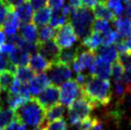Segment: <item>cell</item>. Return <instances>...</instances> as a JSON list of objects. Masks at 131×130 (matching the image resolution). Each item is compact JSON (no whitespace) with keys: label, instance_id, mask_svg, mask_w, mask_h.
<instances>
[{"label":"cell","instance_id":"obj_15","mask_svg":"<svg viewBox=\"0 0 131 130\" xmlns=\"http://www.w3.org/2000/svg\"><path fill=\"white\" fill-rule=\"evenodd\" d=\"M9 61L16 67H23L29 63L30 55L21 48H15L8 57Z\"/></svg>","mask_w":131,"mask_h":130},{"label":"cell","instance_id":"obj_19","mask_svg":"<svg viewBox=\"0 0 131 130\" xmlns=\"http://www.w3.org/2000/svg\"><path fill=\"white\" fill-rule=\"evenodd\" d=\"M80 52V48H70V49H66V50H60L58 57L57 58V61L55 63H59V64H64L70 66L73 64L74 60L76 59L77 56Z\"/></svg>","mask_w":131,"mask_h":130},{"label":"cell","instance_id":"obj_28","mask_svg":"<svg viewBox=\"0 0 131 130\" xmlns=\"http://www.w3.org/2000/svg\"><path fill=\"white\" fill-rule=\"evenodd\" d=\"M15 80V76L9 71L0 73V92H9Z\"/></svg>","mask_w":131,"mask_h":130},{"label":"cell","instance_id":"obj_39","mask_svg":"<svg viewBox=\"0 0 131 130\" xmlns=\"http://www.w3.org/2000/svg\"><path fill=\"white\" fill-rule=\"evenodd\" d=\"M47 4L50 9H53L54 11H58L61 10L64 6L65 0H48Z\"/></svg>","mask_w":131,"mask_h":130},{"label":"cell","instance_id":"obj_4","mask_svg":"<svg viewBox=\"0 0 131 130\" xmlns=\"http://www.w3.org/2000/svg\"><path fill=\"white\" fill-rule=\"evenodd\" d=\"M94 108L95 107L90 101H88L85 98L80 95V97L76 99L73 103L68 107L67 120L69 124L73 126L91 117L90 114Z\"/></svg>","mask_w":131,"mask_h":130},{"label":"cell","instance_id":"obj_5","mask_svg":"<svg viewBox=\"0 0 131 130\" xmlns=\"http://www.w3.org/2000/svg\"><path fill=\"white\" fill-rule=\"evenodd\" d=\"M77 41L78 36H76L73 27L70 23H66L65 25L58 28V31H56L54 42L59 50H66L72 48Z\"/></svg>","mask_w":131,"mask_h":130},{"label":"cell","instance_id":"obj_45","mask_svg":"<svg viewBox=\"0 0 131 130\" xmlns=\"http://www.w3.org/2000/svg\"><path fill=\"white\" fill-rule=\"evenodd\" d=\"M8 63H9V59L6 56L4 55H0V73L6 71V69L8 67Z\"/></svg>","mask_w":131,"mask_h":130},{"label":"cell","instance_id":"obj_11","mask_svg":"<svg viewBox=\"0 0 131 130\" xmlns=\"http://www.w3.org/2000/svg\"><path fill=\"white\" fill-rule=\"evenodd\" d=\"M90 76L96 77L102 80H109L111 76V64L104 61L97 56L94 66L90 72Z\"/></svg>","mask_w":131,"mask_h":130},{"label":"cell","instance_id":"obj_40","mask_svg":"<svg viewBox=\"0 0 131 130\" xmlns=\"http://www.w3.org/2000/svg\"><path fill=\"white\" fill-rule=\"evenodd\" d=\"M5 130H27L26 129V125L20 123L18 120L15 119L14 122H12L9 125H8Z\"/></svg>","mask_w":131,"mask_h":130},{"label":"cell","instance_id":"obj_33","mask_svg":"<svg viewBox=\"0 0 131 130\" xmlns=\"http://www.w3.org/2000/svg\"><path fill=\"white\" fill-rule=\"evenodd\" d=\"M107 7L117 17H120V15L124 13V5L122 0H108L107 1Z\"/></svg>","mask_w":131,"mask_h":130},{"label":"cell","instance_id":"obj_46","mask_svg":"<svg viewBox=\"0 0 131 130\" xmlns=\"http://www.w3.org/2000/svg\"><path fill=\"white\" fill-rule=\"evenodd\" d=\"M123 80L125 84H127L129 86H131V68L128 70H125L124 75L123 77Z\"/></svg>","mask_w":131,"mask_h":130},{"label":"cell","instance_id":"obj_41","mask_svg":"<svg viewBox=\"0 0 131 130\" xmlns=\"http://www.w3.org/2000/svg\"><path fill=\"white\" fill-rule=\"evenodd\" d=\"M47 1L48 0H29V3L32 6L33 10L37 11V10L45 7V5L47 4Z\"/></svg>","mask_w":131,"mask_h":130},{"label":"cell","instance_id":"obj_27","mask_svg":"<svg viewBox=\"0 0 131 130\" xmlns=\"http://www.w3.org/2000/svg\"><path fill=\"white\" fill-rule=\"evenodd\" d=\"M15 76V79L18 80L19 82L23 83V84H28L35 77V72L31 68L26 67V66L17 67Z\"/></svg>","mask_w":131,"mask_h":130},{"label":"cell","instance_id":"obj_20","mask_svg":"<svg viewBox=\"0 0 131 130\" xmlns=\"http://www.w3.org/2000/svg\"><path fill=\"white\" fill-rule=\"evenodd\" d=\"M52 15L51 9L49 7H44L42 9H39L36 11V13L33 15V23L36 26L43 27L46 26L50 22Z\"/></svg>","mask_w":131,"mask_h":130},{"label":"cell","instance_id":"obj_30","mask_svg":"<svg viewBox=\"0 0 131 130\" xmlns=\"http://www.w3.org/2000/svg\"><path fill=\"white\" fill-rule=\"evenodd\" d=\"M28 101L29 100H27L24 97H22L21 95L16 94V93H8L7 104L10 108H12L15 111H16L21 105H23L26 101Z\"/></svg>","mask_w":131,"mask_h":130},{"label":"cell","instance_id":"obj_47","mask_svg":"<svg viewBox=\"0 0 131 130\" xmlns=\"http://www.w3.org/2000/svg\"><path fill=\"white\" fill-rule=\"evenodd\" d=\"M65 2L66 4H68L71 7H73L74 9L81 8V2H80V0H65Z\"/></svg>","mask_w":131,"mask_h":130},{"label":"cell","instance_id":"obj_55","mask_svg":"<svg viewBox=\"0 0 131 130\" xmlns=\"http://www.w3.org/2000/svg\"><path fill=\"white\" fill-rule=\"evenodd\" d=\"M0 130H2V129H1V128H0Z\"/></svg>","mask_w":131,"mask_h":130},{"label":"cell","instance_id":"obj_48","mask_svg":"<svg viewBox=\"0 0 131 130\" xmlns=\"http://www.w3.org/2000/svg\"><path fill=\"white\" fill-rule=\"evenodd\" d=\"M124 12H125L126 17L131 20V0H129L128 2H126V6H125Z\"/></svg>","mask_w":131,"mask_h":130},{"label":"cell","instance_id":"obj_42","mask_svg":"<svg viewBox=\"0 0 131 130\" xmlns=\"http://www.w3.org/2000/svg\"><path fill=\"white\" fill-rule=\"evenodd\" d=\"M15 48L16 47H15L13 44L9 42V43H5L2 46H0V52L4 56H9L13 51L15 50Z\"/></svg>","mask_w":131,"mask_h":130},{"label":"cell","instance_id":"obj_1","mask_svg":"<svg viewBox=\"0 0 131 130\" xmlns=\"http://www.w3.org/2000/svg\"><path fill=\"white\" fill-rule=\"evenodd\" d=\"M80 95L90 101L94 107L107 106L112 100L109 80L89 76L86 81L80 85Z\"/></svg>","mask_w":131,"mask_h":130},{"label":"cell","instance_id":"obj_38","mask_svg":"<svg viewBox=\"0 0 131 130\" xmlns=\"http://www.w3.org/2000/svg\"><path fill=\"white\" fill-rule=\"evenodd\" d=\"M9 42L13 44L15 47L21 48L22 49L26 41L23 39L19 35H14V36H9Z\"/></svg>","mask_w":131,"mask_h":130},{"label":"cell","instance_id":"obj_3","mask_svg":"<svg viewBox=\"0 0 131 130\" xmlns=\"http://www.w3.org/2000/svg\"><path fill=\"white\" fill-rule=\"evenodd\" d=\"M70 24L78 38H85L92 32L93 15L88 9L81 7L75 9L70 15Z\"/></svg>","mask_w":131,"mask_h":130},{"label":"cell","instance_id":"obj_37","mask_svg":"<svg viewBox=\"0 0 131 130\" xmlns=\"http://www.w3.org/2000/svg\"><path fill=\"white\" fill-rule=\"evenodd\" d=\"M11 11H14V10H12L11 8L8 7V5L5 3L4 0H0V30L2 28L9 13Z\"/></svg>","mask_w":131,"mask_h":130},{"label":"cell","instance_id":"obj_7","mask_svg":"<svg viewBox=\"0 0 131 130\" xmlns=\"http://www.w3.org/2000/svg\"><path fill=\"white\" fill-rule=\"evenodd\" d=\"M47 72L50 82L53 83V85L55 86L68 81L72 78V70L68 65L53 63Z\"/></svg>","mask_w":131,"mask_h":130},{"label":"cell","instance_id":"obj_35","mask_svg":"<svg viewBox=\"0 0 131 130\" xmlns=\"http://www.w3.org/2000/svg\"><path fill=\"white\" fill-rule=\"evenodd\" d=\"M117 61L119 62L124 70H128L131 68V53L124 52V53H119Z\"/></svg>","mask_w":131,"mask_h":130},{"label":"cell","instance_id":"obj_6","mask_svg":"<svg viewBox=\"0 0 131 130\" xmlns=\"http://www.w3.org/2000/svg\"><path fill=\"white\" fill-rule=\"evenodd\" d=\"M59 89V101L60 104L64 107L73 103L77 98L80 95V85L77 82L76 80H70L62 83Z\"/></svg>","mask_w":131,"mask_h":130},{"label":"cell","instance_id":"obj_54","mask_svg":"<svg viewBox=\"0 0 131 130\" xmlns=\"http://www.w3.org/2000/svg\"><path fill=\"white\" fill-rule=\"evenodd\" d=\"M0 55H1V52H0Z\"/></svg>","mask_w":131,"mask_h":130},{"label":"cell","instance_id":"obj_44","mask_svg":"<svg viewBox=\"0 0 131 130\" xmlns=\"http://www.w3.org/2000/svg\"><path fill=\"white\" fill-rule=\"evenodd\" d=\"M81 5L83 6L85 9H94V7L98 4V0H80Z\"/></svg>","mask_w":131,"mask_h":130},{"label":"cell","instance_id":"obj_21","mask_svg":"<svg viewBox=\"0 0 131 130\" xmlns=\"http://www.w3.org/2000/svg\"><path fill=\"white\" fill-rule=\"evenodd\" d=\"M93 14L96 19H102L105 21H114L117 16L109 10L106 4H97L93 9Z\"/></svg>","mask_w":131,"mask_h":130},{"label":"cell","instance_id":"obj_53","mask_svg":"<svg viewBox=\"0 0 131 130\" xmlns=\"http://www.w3.org/2000/svg\"><path fill=\"white\" fill-rule=\"evenodd\" d=\"M130 125H131V120H130Z\"/></svg>","mask_w":131,"mask_h":130},{"label":"cell","instance_id":"obj_12","mask_svg":"<svg viewBox=\"0 0 131 130\" xmlns=\"http://www.w3.org/2000/svg\"><path fill=\"white\" fill-rule=\"evenodd\" d=\"M59 52H60V50L56 45L54 40L48 41L45 43L38 44V53L47 60H49L52 64L57 61Z\"/></svg>","mask_w":131,"mask_h":130},{"label":"cell","instance_id":"obj_8","mask_svg":"<svg viewBox=\"0 0 131 130\" xmlns=\"http://www.w3.org/2000/svg\"><path fill=\"white\" fill-rule=\"evenodd\" d=\"M96 53L89 50L79 52L76 59L73 62V69L77 75L84 74V71H88L89 74L91 72L96 60Z\"/></svg>","mask_w":131,"mask_h":130},{"label":"cell","instance_id":"obj_29","mask_svg":"<svg viewBox=\"0 0 131 130\" xmlns=\"http://www.w3.org/2000/svg\"><path fill=\"white\" fill-rule=\"evenodd\" d=\"M102 36V46H111L116 45L122 38L120 37L119 34L112 29L107 30L105 32L101 35Z\"/></svg>","mask_w":131,"mask_h":130},{"label":"cell","instance_id":"obj_50","mask_svg":"<svg viewBox=\"0 0 131 130\" xmlns=\"http://www.w3.org/2000/svg\"><path fill=\"white\" fill-rule=\"evenodd\" d=\"M125 40V45H126V50L127 52L131 53V36L127 39H124Z\"/></svg>","mask_w":131,"mask_h":130},{"label":"cell","instance_id":"obj_24","mask_svg":"<svg viewBox=\"0 0 131 130\" xmlns=\"http://www.w3.org/2000/svg\"><path fill=\"white\" fill-rule=\"evenodd\" d=\"M16 119L15 111L9 106H0V128L3 129Z\"/></svg>","mask_w":131,"mask_h":130},{"label":"cell","instance_id":"obj_9","mask_svg":"<svg viewBox=\"0 0 131 130\" xmlns=\"http://www.w3.org/2000/svg\"><path fill=\"white\" fill-rule=\"evenodd\" d=\"M36 100L39 103L42 108L46 111L47 109L51 108L52 106L58 104L59 101V89L58 86L50 85L44 91H42Z\"/></svg>","mask_w":131,"mask_h":130},{"label":"cell","instance_id":"obj_17","mask_svg":"<svg viewBox=\"0 0 131 130\" xmlns=\"http://www.w3.org/2000/svg\"><path fill=\"white\" fill-rule=\"evenodd\" d=\"M20 36L28 43H36L37 41V29L34 23H26L19 28Z\"/></svg>","mask_w":131,"mask_h":130},{"label":"cell","instance_id":"obj_52","mask_svg":"<svg viewBox=\"0 0 131 130\" xmlns=\"http://www.w3.org/2000/svg\"><path fill=\"white\" fill-rule=\"evenodd\" d=\"M0 101H1V96H0Z\"/></svg>","mask_w":131,"mask_h":130},{"label":"cell","instance_id":"obj_26","mask_svg":"<svg viewBox=\"0 0 131 130\" xmlns=\"http://www.w3.org/2000/svg\"><path fill=\"white\" fill-rule=\"evenodd\" d=\"M57 30L52 28L51 26H43L40 27L37 31V43H45L54 39Z\"/></svg>","mask_w":131,"mask_h":130},{"label":"cell","instance_id":"obj_22","mask_svg":"<svg viewBox=\"0 0 131 130\" xmlns=\"http://www.w3.org/2000/svg\"><path fill=\"white\" fill-rule=\"evenodd\" d=\"M64 113H65V107L60 103L52 106L51 108L45 111V123L48 124L49 123L63 119Z\"/></svg>","mask_w":131,"mask_h":130},{"label":"cell","instance_id":"obj_31","mask_svg":"<svg viewBox=\"0 0 131 130\" xmlns=\"http://www.w3.org/2000/svg\"><path fill=\"white\" fill-rule=\"evenodd\" d=\"M67 18L68 17L63 14L62 10L54 11V13L51 15V19H50V26L54 29H58L63 25H65Z\"/></svg>","mask_w":131,"mask_h":130},{"label":"cell","instance_id":"obj_51","mask_svg":"<svg viewBox=\"0 0 131 130\" xmlns=\"http://www.w3.org/2000/svg\"><path fill=\"white\" fill-rule=\"evenodd\" d=\"M108 0H98V2H100V4H106Z\"/></svg>","mask_w":131,"mask_h":130},{"label":"cell","instance_id":"obj_34","mask_svg":"<svg viewBox=\"0 0 131 130\" xmlns=\"http://www.w3.org/2000/svg\"><path fill=\"white\" fill-rule=\"evenodd\" d=\"M109 29L110 26L108 21L102 20V19H96V21L93 22V26H92V31L93 32H99V34L102 35Z\"/></svg>","mask_w":131,"mask_h":130},{"label":"cell","instance_id":"obj_18","mask_svg":"<svg viewBox=\"0 0 131 130\" xmlns=\"http://www.w3.org/2000/svg\"><path fill=\"white\" fill-rule=\"evenodd\" d=\"M15 14L16 16L18 17V19L21 22H23V24L26 23H30L33 20V15H34V10L32 6L30 5L29 2L21 4L20 6L16 7L14 10Z\"/></svg>","mask_w":131,"mask_h":130},{"label":"cell","instance_id":"obj_49","mask_svg":"<svg viewBox=\"0 0 131 130\" xmlns=\"http://www.w3.org/2000/svg\"><path fill=\"white\" fill-rule=\"evenodd\" d=\"M6 42V35L2 30H0V46H2Z\"/></svg>","mask_w":131,"mask_h":130},{"label":"cell","instance_id":"obj_10","mask_svg":"<svg viewBox=\"0 0 131 130\" xmlns=\"http://www.w3.org/2000/svg\"><path fill=\"white\" fill-rule=\"evenodd\" d=\"M50 80L46 74L39 73L33 78V80L29 82V91L30 94L33 96V98H36L37 96L44 91L48 86H50Z\"/></svg>","mask_w":131,"mask_h":130},{"label":"cell","instance_id":"obj_32","mask_svg":"<svg viewBox=\"0 0 131 130\" xmlns=\"http://www.w3.org/2000/svg\"><path fill=\"white\" fill-rule=\"evenodd\" d=\"M124 72H125L124 68L117 60L115 62H113L112 65H111V76L113 77L114 83L123 80Z\"/></svg>","mask_w":131,"mask_h":130},{"label":"cell","instance_id":"obj_14","mask_svg":"<svg viewBox=\"0 0 131 130\" xmlns=\"http://www.w3.org/2000/svg\"><path fill=\"white\" fill-rule=\"evenodd\" d=\"M28 64L35 73H42L48 71L51 67L52 63L45 58H43L39 53H37L30 57Z\"/></svg>","mask_w":131,"mask_h":130},{"label":"cell","instance_id":"obj_36","mask_svg":"<svg viewBox=\"0 0 131 130\" xmlns=\"http://www.w3.org/2000/svg\"><path fill=\"white\" fill-rule=\"evenodd\" d=\"M45 130H68V126H67V123L65 122V120L60 119L49 123L45 127Z\"/></svg>","mask_w":131,"mask_h":130},{"label":"cell","instance_id":"obj_13","mask_svg":"<svg viewBox=\"0 0 131 130\" xmlns=\"http://www.w3.org/2000/svg\"><path fill=\"white\" fill-rule=\"evenodd\" d=\"M19 28H20V20L16 16L15 12L11 11L9 13L1 30H3L4 34L7 35L8 36H12L14 35H16Z\"/></svg>","mask_w":131,"mask_h":130},{"label":"cell","instance_id":"obj_23","mask_svg":"<svg viewBox=\"0 0 131 130\" xmlns=\"http://www.w3.org/2000/svg\"><path fill=\"white\" fill-rule=\"evenodd\" d=\"M96 52H98L99 58H101L104 61L108 62L110 64L116 61L117 58H118V52H117V49L114 45L102 46L101 48H99Z\"/></svg>","mask_w":131,"mask_h":130},{"label":"cell","instance_id":"obj_2","mask_svg":"<svg viewBox=\"0 0 131 130\" xmlns=\"http://www.w3.org/2000/svg\"><path fill=\"white\" fill-rule=\"evenodd\" d=\"M16 119L25 125L32 127H41L45 130V110L37 102L36 98H31L15 111Z\"/></svg>","mask_w":131,"mask_h":130},{"label":"cell","instance_id":"obj_16","mask_svg":"<svg viewBox=\"0 0 131 130\" xmlns=\"http://www.w3.org/2000/svg\"><path fill=\"white\" fill-rule=\"evenodd\" d=\"M114 26L122 39H127L131 36V20L127 17H117L114 21Z\"/></svg>","mask_w":131,"mask_h":130},{"label":"cell","instance_id":"obj_43","mask_svg":"<svg viewBox=\"0 0 131 130\" xmlns=\"http://www.w3.org/2000/svg\"><path fill=\"white\" fill-rule=\"evenodd\" d=\"M4 1L8 5V7L11 8L12 10H15V8L20 6L21 4L28 2V0H4Z\"/></svg>","mask_w":131,"mask_h":130},{"label":"cell","instance_id":"obj_25","mask_svg":"<svg viewBox=\"0 0 131 130\" xmlns=\"http://www.w3.org/2000/svg\"><path fill=\"white\" fill-rule=\"evenodd\" d=\"M82 45L85 46L89 51L95 52L98 50L100 45H102V36L101 34L96 32H93L87 36L82 39Z\"/></svg>","mask_w":131,"mask_h":130}]
</instances>
